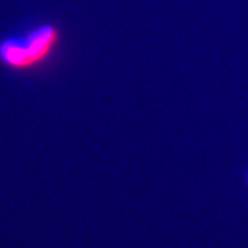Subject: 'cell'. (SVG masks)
I'll use <instances>...</instances> for the list:
<instances>
[{
  "label": "cell",
  "mask_w": 248,
  "mask_h": 248,
  "mask_svg": "<svg viewBox=\"0 0 248 248\" xmlns=\"http://www.w3.org/2000/svg\"><path fill=\"white\" fill-rule=\"evenodd\" d=\"M61 33L53 23H41L26 32L0 38V65L10 71H31L51 59Z\"/></svg>",
  "instance_id": "6da1fadb"
},
{
  "label": "cell",
  "mask_w": 248,
  "mask_h": 248,
  "mask_svg": "<svg viewBox=\"0 0 248 248\" xmlns=\"http://www.w3.org/2000/svg\"><path fill=\"white\" fill-rule=\"evenodd\" d=\"M245 179H246V183H247V185H248V169H247V170H246V173H245Z\"/></svg>",
  "instance_id": "7a4b0ae2"
}]
</instances>
